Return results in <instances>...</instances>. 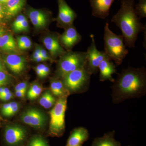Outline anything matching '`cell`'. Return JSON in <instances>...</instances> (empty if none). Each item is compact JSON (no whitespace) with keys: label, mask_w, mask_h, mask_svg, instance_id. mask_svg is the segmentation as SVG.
<instances>
[{"label":"cell","mask_w":146,"mask_h":146,"mask_svg":"<svg viewBox=\"0 0 146 146\" xmlns=\"http://www.w3.org/2000/svg\"><path fill=\"white\" fill-rule=\"evenodd\" d=\"M112 86V101L115 104L141 98L146 92V71L144 67L123 69Z\"/></svg>","instance_id":"cell-1"},{"label":"cell","mask_w":146,"mask_h":146,"mask_svg":"<svg viewBox=\"0 0 146 146\" xmlns=\"http://www.w3.org/2000/svg\"><path fill=\"white\" fill-rule=\"evenodd\" d=\"M121 7L111 19L122 33L126 46L135 47L138 35L146 30V26L142 23L134 10L135 0H120Z\"/></svg>","instance_id":"cell-2"},{"label":"cell","mask_w":146,"mask_h":146,"mask_svg":"<svg viewBox=\"0 0 146 146\" xmlns=\"http://www.w3.org/2000/svg\"><path fill=\"white\" fill-rule=\"evenodd\" d=\"M109 26L106 23L104 27V52L110 60H114L117 65H120L128 51L126 48L122 35L115 34L110 30Z\"/></svg>","instance_id":"cell-3"},{"label":"cell","mask_w":146,"mask_h":146,"mask_svg":"<svg viewBox=\"0 0 146 146\" xmlns=\"http://www.w3.org/2000/svg\"><path fill=\"white\" fill-rule=\"evenodd\" d=\"M86 52H72L70 51L60 56L58 63L56 76L63 78L73 71L83 68L86 65Z\"/></svg>","instance_id":"cell-4"},{"label":"cell","mask_w":146,"mask_h":146,"mask_svg":"<svg viewBox=\"0 0 146 146\" xmlns=\"http://www.w3.org/2000/svg\"><path fill=\"white\" fill-rule=\"evenodd\" d=\"M91 75L86 65L66 75L62 82L69 93H83L89 88Z\"/></svg>","instance_id":"cell-5"},{"label":"cell","mask_w":146,"mask_h":146,"mask_svg":"<svg viewBox=\"0 0 146 146\" xmlns=\"http://www.w3.org/2000/svg\"><path fill=\"white\" fill-rule=\"evenodd\" d=\"M67 97L58 98L50 111V123L49 133L53 136L60 137L65 129V112L67 108Z\"/></svg>","instance_id":"cell-6"},{"label":"cell","mask_w":146,"mask_h":146,"mask_svg":"<svg viewBox=\"0 0 146 146\" xmlns=\"http://www.w3.org/2000/svg\"><path fill=\"white\" fill-rule=\"evenodd\" d=\"M91 43L88 47L87 54L86 68L91 75L96 74L98 70V67L102 60L108 57L104 51H100L97 49L94 35H90Z\"/></svg>","instance_id":"cell-7"},{"label":"cell","mask_w":146,"mask_h":146,"mask_svg":"<svg viewBox=\"0 0 146 146\" xmlns=\"http://www.w3.org/2000/svg\"><path fill=\"white\" fill-rule=\"evenodd\" d=\"M27 136L26 129L21 126H7L4 131L6 143L9 146H18L23 143Z\"/></svg>","instance_id":"cell-8"},{"label":"cell","mask_w":146,"mask_h":146,"mask_svg":"<svg viewBox=\"0 0 146 146\" xmlns=\"http://www.w3.org/2000/svg\"><path fill=\"white\" fill-rule=\"evenodd\" d=\"M45 114L39 110L29 108L22 113L21 119L24 123L39 129L45 126L47 120Z\"/></svg>","instance_id":"cell-9"},{"label":"cell","mask_w":146,"mask_h":146,"mask_svg":"<svg viewBox=\"0 0 146 146\" xmlns=\"http://www.w3.org/2000/svg\"><path fill=\"white\" fill-rule=\"evenodd\" d=\"M58 13L57 20L59 25L65 29L72 25L73 22L77 18L76 13L65 0H58Z\"/></svg>","instance_id":"cell-10"},{"label":"cell","mask_w":146,"mask_h":146,"mask_svg":"<svg viewBox=\"0 0 146 146\" xmlns=\"http://www.w3.org/2000/svg\"><path fill=\"white\" fill-rule=\"evenodd\" d=\"M81 39V35L73 25L65 29L64 32L59 37L60 44L69 51Z\"/></svg>","instance_id":"cell-11"},{"label":"cell","mask_w":146,"mask_h":146,"mask_svg":"<svg viewBox=\"0 0 146 146\" xmlns=\"http://www.w3.org/2000/svg\"><path fill=\"white\" fill-rule=\"evenodd\" d=\"M92 8V15L96 18L105 19L108 17L110 9L115 0H89Z\"/></svg>","instance_id":"cell-12"},{"label":"cell","mask_w":146,"mask_h":146,"mask_svg":"<svg viewBox=\"0 0 146 146\" xmlns=\"http://www.w3.org/2000/svg\"><path fill=\"white\" fill-rule=\"evenodd\" d=\"M60 36L57 34L49 35L44 38L43 43L52 58H55L65 53V51L59 41Z\"/></svg>","instance_id":"cell-13"},{"label":"cell","mask_w":146,"mask_h":146,"mask_svg":"<svg viewBox=\"0 0 146 146\" xmlns=\"http://www.w3.org/2000/svg\"><path fill=\"white\" fill-rule=\"evenodd\" d=\"M4 61L9 70L16 74H20L25 68V59L16 53H9L5 56Z\"/></svg>","instance_id":"cell-14"},{"label":"cell","mask_w":146,"mask_h":146,"mask_svg":"<svg viewBox=\"0 0 146 146\" xmlns=\"http://www.w3.org/2000/svg\"><path fill=\"white\" fill-rule=\"evenodd\" d=\"M98 70L100 72V81L109 80L113 82L115 81L112 75L117 73L116 66L109 58H106L102 60L99 66Z\"/></svg>","instance_id":"cell-15"},{"label":"cell","mask_w":146,"mask_h":146,"mask_svg":"<svg viewBox=\"0 0 146 146\" xmlns=\"http://www.w3.org/2000/svg\"><path fill=\"white\" fill-rule=\"evenodd\" d=\"M89 137V131L85 128H76L72 131L68 138L67 146H82Z\"/></svg>","instance_id":"cell-16"},{"label":"cell","mask_w":146,"mask_h":146,"mask_svg":"<svg viewBox=\"0 0 146 146\" xmlns=\"http://www.w3.org/2000/svg\"><path fill=\"white\" fill-rule=\"evenodd\" d=\"M28 13L29 18L35 28H44L46 26L48 22V16L42 11L33 9H30Z\"/></svg>","instance_id":"cell-17"},{"label":"cell","mask_w":146,"mask_h":146,"mask_svg":"<svg viewBox=\"0 0 146 146\" xmlns=\"http://www.w3.org/2000/svg\"><path fill=\"white\" fill-rule=\"evenodd\" d=\"M26 0H8L3 5L5 16L12 18L16 16L24 7Z\"/></svg>","instance_id":"cell-18"},{"label":"cell","mask_w":146,"mask_h":146,"mask_svg":"<svg viewBox=\"0 0 146 146\" xmlns=\"http://www.w3.org/2000/svg\"><path fill=\"white\" fill-rule=\"evenodd\" d=\"M18 47L12 35L5 34L0 36V50L9 53H17Z\"/></svg>","instance_id":"cell-19"},{"label":"cell","mask_w":146,"mask_h":146,"mask_svg":"<svg viewBox=\"0 0 146 146\" xmlns=\"http://www.w3.org/2000/svg\"><path fill=\"white\" fill-rule=\"evenodd\" d=\"M115 131L105 133L103 136L96 138L91 146H121L119 142L115 140Z\"/></svg>","instance_id":"cell-20"},{"label":"cell","mask_w":146,"mask_h":146,"mask_svg":"<svg viewBox=\"0 0 146 146\" xmlns=\"http://www.w3.org/2000/svg\"><path fill=\"white\" fill-rule=\"evenodd\" d=\"M50 91L54 96L60 98L68 97L70 93L65 88L63 82L58 79H53L51 81Z\"/></svg>","instance_id":"cell-21"},{"label":"cell","mask_w":146,"mask_h":146,"mask_svg":"<svg viewBox=\"0 0 146 146\" xmlns=\"http://www.w3.org/2000/svg\"><path fill=\"white\" fill-rule=\"evenodd\" d=\"M56 102L54 96L50 91L48 90L45 92L40 98L39 104L44 108L49 109L54 105Z\"/></svg>","instance_id":"cell-22"},{"label":"cell","mask_w":146,"mask_h":146,"mask_svg":"<svg viewBox=\"0 0 146 146\" xmlns=\"http://www.w3.org/2000/svg\"><path fill=\"white\" fill-rule=\"evenodd\" d=\"M43 91V88L37 83L32 84L28 91L27 96L28 98L31 100L35 99L39 96Z\"/></svg>","instance_id":"cell-23"},{"label":"cell","mask_w":146,"mask_h":146,"mask_svg":"<svg viewBox=\"0 0 146 146\" xmlns=\"http://www.w3.org/2000/svg\"><path fill=\"white\" fill-rule=\"evenodd\" d=\"M136 15L140 19L146 17V0H139L134 7Z\"/></svg>","instance_id":"cell-24"},{"label":"cell","mask_w":146,"mask_h":146,"mask_svg":"<svg viewBox=\"0 0 146 146\" xmlns=\"http://www.w3.org/2000/svg\"><path fill=\"white\" fill-rule=\"evenodd\" d=\"M32 42L31 39L26 36H18L17 38V46L21 50H27L31 48Z\"/></svg>","instance_id":"cell-25"},{"label":"cell","mask_w":146,"mask_h":146,"mask_svg":"<svg viewBox=\"0 0 146 146\" xmlns=\"http://www.w3.org/2000/svg\"><path fill=\"white\" fill-rule=\"evenodd\" d=\"M28 146H49L44 138L40 135L33 137L29 142Z\"/></svg>","instance_id":"cell-26"},{"label":"cell","mask_w":146,"mask_h":146,"mask_svg":"<svg viewBox=\"0 0 146 146\" xmlns=\"http://www.w3.org/2000/svg\"><path fill=\"white\" fill-rule=\"evenodd\" d=\"M20 104L18 102H10V108L4 117H11L14 116L18 112L20 109Z\"/></svg>","instance_id":"cell-27"},{"label":"cell","mask_w":146,"mask_h":146,"mask_svg":"<svg viewBox=\"0 0 146 146\" xmlns=\"http://www.w3.org/2000/svg\"><path fill=\"white\" fill-rule=\"evenodd\" d=\"M11 81L10 76L5 71H0V87L10 83Z\"/></svg>","instance_id":"cell-28"},{"label":"cell","mask_w":146,"mask_h":146,"mask_svg":"<svg viewBox=\"0 0 146 146\" xmlns=\"http://www.w3.org/2000/svg\"><path fill=\"white\" fill-rule=\"evenodd\" d=\"M26 18H26L25 16L22 14L19 15V16H17L12 25V29H13V31L14 32L16 31L18 27Z\"/></svg>","instance_id":"cell-29"},{"label":"cell","mask_w":146,"mask_h":146,"mask_svg":"<svg viewBox=\"0 0 146 146\" xmlns=\"http://www.w3.org/2000/svg\"><path fill=\"white\" fill-rule=\"evenodd\" d=\"M29 27L28 21L27 18H26L18 27L15 32L20 33L21 32L28 31L29 30Z\"/></svg>","instance_id":"cell-30"},{"label":"cell","mask_w":146,"mask_h":146,"mask_svg":"<svg viewBox=\"0 0 146 146\" xmlns=\"http://www.w3.org/2000/svg\"><path fill=\"white\" fill-rule=\"evenodd\" d=\"M28 87V83L25 82H24L17 84L14 88V90L15 91H27Z\"/></svg>","instance_id":"cell-31"},{"label":"cell","mask_w":146,"mask_h":146,"mask_svg":"<svg viewBox=\"0 0 146 146\" xmlns=\"http://www.w3.org/2000/svg\"><path fill=\"white\" fill-rule=\"evenodd\" d=\"M13 98V95L12 92H10L8 94L0 95V100L3 101H7L12 99Z\"/></svg>","instance_id":"cell-32"},{"label":"cell","mask_w":146,"mask_h":146,"mask_svg":"<svg viewBox=\"0 0 146 146\" xmlns=\"http://www.w3.org/2000/svg\"><path fill=\"white\" fill-rule=\"evenodd\" d=\"M41 47L38 45H36L35 46V49L32 56V59L34 61V60L37 58L38 56H40V50H41Z\"/></svg>","instance_id":"cell-33"},{"label":"cell","mask_w":146,"mask_h":146,"mask_svg":"<svg viewBox=\"0 0 146 146\" xmlns=\"http://www.w3.org/2000/svg\"><path fill=\"white\" fill-rule=\"evenodd\" d=\"M40 56L42 57V58L46 60H51L52 59L50 57L48 52H47L46 50L43 49V48H41V50H40Z\"/></svg>","instance_id":"cell-34"},{"label":"cell","mask_w":146,"mask_h":146,"mask_svg":"<svg viewBox=\"0 0 146 146\" xmlns=\"http://www.w3.org/2000/svg\"><path fill=\"white\" fill-rule=\"evenodd\" d=\"M10 107V102L8 103L5 104H3L1 108V113L3 116L6 114L7 112L8 111Z\"/></svg>","instance_id":"cell-35"},{"label":"cell","mask_w":146,"mask_h":146,"mask_svg":"<svg viewBox=\"0 0 146 146\" xmlns=\"http://www.w3.org/2000/svg\"><path fill=\"white\" fill-rule=\"evenodd\" d=\"M27 91H15V95L19 98H24L25 97Z\"/></svg>","instance_id":"cell-36"},{"label":"cell","mask_w":146,"mask_h":146,"mask_svg":"<svg viewBox=\"0 0 146 146\" xmlns=\"http://www.w3.org/2000/svg\"><path fill=\"white\" fill-rule=\"evenodd\" d=\"M50 72V70L49 68L48 67V66H45V68H44V70H43V78H44L45 77L48 75Z\"/></svg>","instance_id":"cell-37"},{"label":"cell","mask_w":146,"mask_h":146,"mask_svg":"<svg viewBox=\"0 0 146 146\" xmlns=\"http://www.w3.org/2000/svg\"><path fill=\"white\" fill-rule=\"evenodd\" d=\"M4 16L3 5L0 4V21L3 18Z\"/></svg>","instance_id":"cell-38"},{"label":"cell","mask_w":146,"mask_h":146,"mask_svg":"<svg viewBox=\"0 0 146 146\" xmlns=\"http://www.w3.org/2000/svg\"><path fill=\"white\" fill-rule=\"evenodd\" d=\"M34 61L36 62H42V61H44L45 60L42 58V57L41 56H38L37 58H36V59L34 60Z\"/></svg>","instance_id":"cell-39"},{"label":"cell","mask_w":146,"mask_h":146,"mask_svg":"<svg viewBox=\"0 0 146 146\" xmlns=\"http://www.w3.org/2000/svg\"><path fill=\"white\" fill-rule=\"evenodd\" d=\"M5 71V69L1 60L0 59V71Z\"/></svg>","instance_id":"cell-40"},{"label":"cell","mask_w":146,"mask_h":146,"mask_svg":"<svg viewBox=\"0 0 146 146\" xmlns=\"http://www.w3.org/2000/svg\"><path fill=\"white\" fill-rule=\"evenodd\" d=\"M5 34V30L3 28L0 27V36Z\"/></svg>","instance_id":"cell-41"},{"label":"cell","mask_w":146,"mask_h":146,"mask_svg":"<svg viewBox=\"0 0 146 146\" xmlns=\"http://www.w3.org/2000/svg\"><path fill=\"white\" fill-rule=\"evenodd\" d=\"M8 0H0V4L3 5L5 4L7 2Z\"/></svg>","instance_id":"cell-42"},{"label":"cell","mask_w":146,"mask_h":146,"mask_svg":"<svg viewBox=\"0 0 146 146\" xmlns=\"http://www.w3.org/2000/svg\"><path fill=\"white\" fill-rule=\"evenodd\" d=\"M3 121V118L1 117V115H0V125L1 124L2 122Z\"/></svg>","instance_id":"cell-43"},{"label":"cell","mask_w":146,"mask_h":146,"mask_svg":"<svg viewBox=\"0 0 146 146\" xmlns=\"http://www.w3.org/2000/svg\"></svg>","instance_id":"cell-44"},{"label":"cell","mask_w":146,"mask_h":146,"mask_svg":"<svg viewBox=\"0 0 146 146\" xmlns=\"http://www.w3.org/2000/svg\"></svg>","instance_id":"cell-45"}]
</instances>
